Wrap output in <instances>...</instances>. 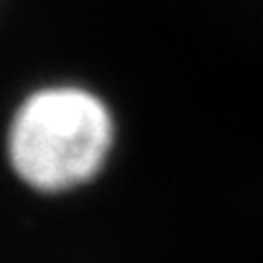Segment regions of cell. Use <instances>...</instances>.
I'll return each mask as SVG.
<instances>
[{"label":"cell","mask_w":263,"mask_h":263,"mask_svg":"<svg viewBox=\"0 0 263 263\" xmlns=\"http://www.w3.org/2000/svg\"><path fill=\"white\" fill-rule=\"evenodd\" d=\"M112 146V115L89 89L44 87L23 100L10 133L13 172L28 186L62 192L89 181Z\"/></svg>","instance_id":"1"}]
</instances>
